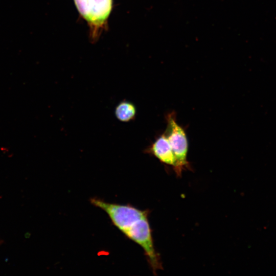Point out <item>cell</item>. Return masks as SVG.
<instances>
[{
	"label": "cell",
	"instance_id": "4",
	"mask_svg": "<svg viewBox=\"0 0 276 276\" xmlns=\"http://www.w3.org/2000/svg\"><path fill=\"white\" fill-rule=\"evenodd\" d=\"M145 153L157 158L161 163L171 166L173 169L176 165V158L171 146L164 133L156 137L155 141L145 149Z\"/></svg>",
	"mask_w": 276,
	"mask_h": 276
},
{
	"label": "cell",
	"instance_id": "3",
	"mask_svg": "<svg viewBox=\"0 0 276 276\" xmlns=\"http://www.w3.org/2000/svg\"><path fill=\"white\" fill-rule=\"evenodd\" d=\"M82 17L90 26L93 36L105 26L112 7V0H74Z\"/></svg>",
	"mask_w": 276,
	"mask_h": 276
},
{
	"label": "cell",
	"instance_id": "1",
	"mask_svg": "<svg viewBox=\"0 0 276 276\" xmlns=\"http://www.w3.org/2000/svg\"><path fill=\"white\" fill-rule=\"evenodd\" d=\"M90 202L104 211L124 236L141 246L155 275L157 270L163 269L160 256L154 245L149 210H140L129 204L109 203L96 197L90 198Z\"/></svg>",
	"mask_w": 276,
	"mask_h": 276
},
{
	"label": "cell",
	"instance_id": "2",
	"mask_svg": "<svg viewBox=\"0 0 276 276\" xmlns=\"http://www.w3.org/2000/svg\"><path fill=\"white\" fill-rule=\"evenodd\" d=\"M167 127L164 133L166 135L176 158V165L174 170L180 176L182 171L189 169L187 160L188 141L185 129L176 121V113L171 112L166 116Z\"/></svg>",
	"mask_w": 276,
	"mask_h": 276
},
{
	"label": "cell",
	"instance_id": "5",
	"mask_svg": "<svg viewBox=\"0 0 276 276\" xmlns=\"http://www.w3.org/2000/svg\"><path fill=\"white\" fill-rule=\"evenodd\" d=\"M136 109L131 102L124 100L116 107L114 115L120 122L128 123L133 121L136 117Z\"/></svg>",
	"mask_w": 276,
	"mask_h": 276
},
{
	"label": "cell",
	"instance_id": "6",
	"mask_svg": "<svg viewBox=\"0 0 276 276\" xmlns=\"http://www.w3.org/2000/svg\"><path fill=\"white\" fill-rule=\"evenodd\" d=\"M0 243H1V242H0Z\"/></svg>",
	"mask_w": 276,
	"mask_h": 276
}]
</instances>
